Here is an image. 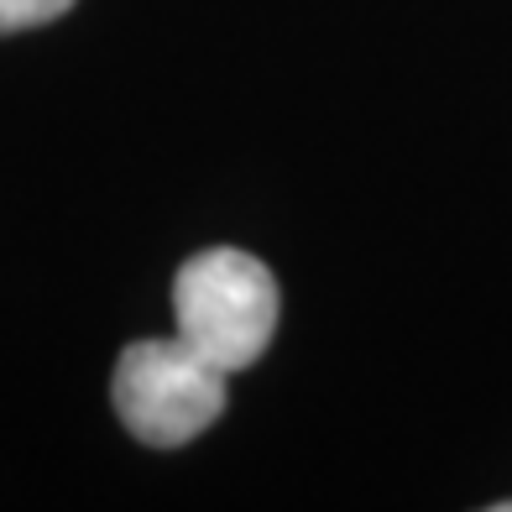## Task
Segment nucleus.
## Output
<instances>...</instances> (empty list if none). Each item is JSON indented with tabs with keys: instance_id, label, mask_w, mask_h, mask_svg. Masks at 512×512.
<instances>
[{
	"instance_id": "f257e3e1",
	"label": "nucleus",
	"mask_w": 512,
	"mask_h": 512,
	"mask_svg": "<svg viewBox=\"0 0 512 512\" xmlns=\"http://www.w3.org/2000/svg\"><path fill=\"white\" fill-rule=\"evenodd\" d=\"M173 319L178 340L230 371H246L262 361L277 330V277L267 262L236 246H209L178 267L173 277Z\"/></svg>"
},
{
	"instance_id": "7ed1b4c3",
	"label": "nucleus",
	"mask_w": 512,
	"mask_h": 512,
	"mask_svg": "<svg viewBox=\"0 0 512 512\" xmlns=\"http://www.w3.org/2000/svg\"><path fill=\"white\" fill-rule=\"evenodd\" d=\"M63 11H74V0H0V37L48 27V21H58Z\"/></svg>"
},
{
	"instance_id": "f03ea898",
	"label": "nucleus",
	"mask_w": 512,
	"mask_h": 512,
	"mask_svg": "<svg viewBox=\"0 0 512 512\" xmlns=\"http://www.w3.org/2000/svg\"><path fill=\"white\" fill-rule=\"evenodd\" d=\"M110 403L121 424L152 450H178L199 439L225 408V371L209 366L189 340H136L110 377Z\"/></svg>"
}]
</instances>
